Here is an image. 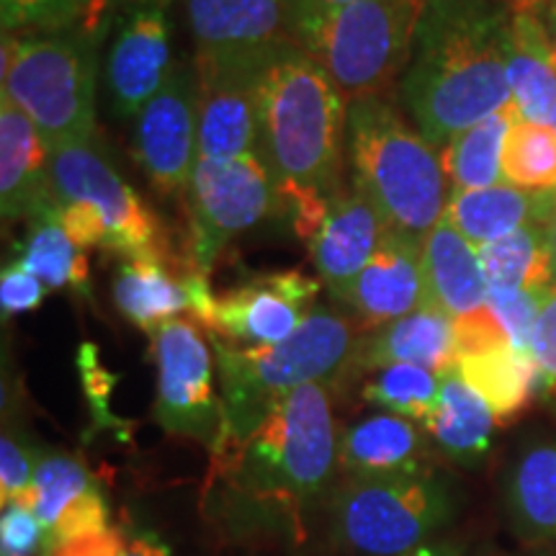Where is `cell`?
Instances as JSON below:
<instances>
[{
	"mask_svg": "<svg viewBox=\"0 0 556 556\" xmlns=\"http://www.w3.org/2000/svg\"><path fill=\"white\" fill-rule=\"evenodd\" d=\"M338 448L328 387L296 389L245 441L212 451L206 516L232 533L302 539L312 513L336 492Z\"/></svg>",
	"mask_w": 556,
	"mask_h": 556,
	"instance_id": "6da1fadb",
	"label": "cell"
},
{
	"mask_svg": "<svg viewBox=\"0 0 556 556\" xmlns=\"http://www.w3.org/2000/svg\"><path fill=\"white\" fill-rule=\"evenodd\" d=\"M510 16L505 0H426L397 101L433 150L513 103Z\"/></svg>",
	"mask_w": 556,
	"mask_h": 556,
	"instance_id": "7a4b0ae2",
	"label": "cell"
},
{
	"mask_svg": "<svg viewBox=\"0 0 556 556\" xmlns=\"http://www.w3.org/2000/svg\"><path fill=\"white\" fill-rule=\"evenodd\" d=\"M348 99L294 41L268 54L258 78V157L283 212L343 189Z\"/></svg>",
	"mask_w": 556,
	"mask_h": 556,
	"instance_id": "3957f363",
	"label": "cell"
},
{
	"mask_svg": "<svg viewBox=\"0 0 556 556\" xmlns=\"http://www.w3.org/2000/svg\"><path fill=\"white\" fill-rule=\"evenodd\" d=\"M361 340L356 323L330 307L312 309L302 328L278 345L235 348L208 338L217 356L222 400V435L214 448L245 441L296 389L340 384L358 368Z\"/></svg>",
	"mask_w": 556,
	"mask_h": 556,
	"instance_id": "277c9868",
	"label": "cell"
},
{
	"mask_svg": "<svg viewBox=\"0 0 556 556\" xmlns=\"http://www.w3.org/2000/svg\"><path fill=\"white\" fill-rule=\"evenodd\" d=\"M345 157L351 186L394 232L422 240L446 214L443 160L402 116L392 96L348 103Z\"/></svg>",
	"mask_w": 556,
	"mask_h": 556,
	"instance_id": "5b68a950",
	"label": "cell"
},
{
	"mask_svg": "<svg viewBox=\"0 0 556 556\" xmlns=\"http://www.w3.org/2000/svg\"><path fill=\"white\" fill-rule=\"evenodd\" d=\"M96 31L3 34V93L29 116L47 152L96 137Z\"/></svg>",
	"mask_w": 556,
	"mask_h": 556,
	"instance_id": "8992f818",
	"label": "cell"
},
{
	"mask_svg": "<svg viewBox=\"0 0 556 556\" xmlns=\"http://www.w3.org/2000/svg\"><path fill=\"white\" fill-rule=\"evenodd\" d=\"M426 0H356L309 18L291 34L348 103L392 96L413 60Z\"/></svg>",
	"mask_w": 556,
	"mask_h": 556,
	"instance_id": "52a82bcc",
	"label": "cell"
},
{
	"mask_svg": "<svg viewBox=\"0 0 556 556\" xmlns=\"http://www.w3.org/2000/svg\"><path fill=\"white\" fill-rule=\"evenodd\" d=\"M330 533L356 556H400L426 544L454 516L446 482L433 471L348 479L330 497Z\"/></svg>",
	"mask_w": 556,
	"mask_h": 556,
	"instance_id": "ba28073f",
	"label": "cell"
},
{
	"mask_svg": "<svg viewBox=\"0 0 556 556\" xmlns=\"http://www.w3.org/2000/svg\"><path fill=\"white\" fill-rule=\"evenodd\" d=\"M47 163L58 204L80 201L93 206L101 217L106 229L101 248L106 253L124 261L155 258L184 270L191 268L186 258L170 253L168 235L160 219L122 176L99 137L47 152Z\"/></svg>",
	"mask_w": 556,
	"mask_h": 556,
	"instance_id": "9c48e42d",
	"label": "cell"
},
{
	"mask_svg": "<svg viewBox=\"0 0 556 556\" xmlns=\"http://www.w3.org/2000/svg\"><path fill=\"white\" fill-rule=\"evenodd\" d=\"M191 268L208 274L225 248L270 214L283 212L281 197L258 155L235 160L199 157L186 189Z\"/></svg>",
	"mask_w": 556,
	"mask_h": 556,
	"instance_id": "30bf717a",
	"label": "cell"
},
{
	"mask_svg": "<svg viewBox=\"0 0 556 556\" xmlns=\"http://www.w3.org/2000/svg\"><path fill=\"white\" fill-rule=\"evenodd\" d=\"M155 361V420L168 435L212 451L222 435V400L214 389V348L193 319L176 317L150 332Z\"/></svg>",
	"mask_w": 556,
	"mask_h": 556,
	"instance_id": "8fae6325",
	"label": "cell"
},
{
	"mask_svg": "<svg viewBox=\"0 0 556 556\" xmlns=\"http://www.w3.org/2000/svg\"><path fill=\"white\" fill-rule=\"evenodd\" d=\"M131 152L150 186L163 197L189 189L199 163V75L176 60L168 80L135 116Z\"/></svg>",
	"mask_w": 556,
	"mask_h": 556,
	"instance_id": "7c38bea8",
	"label": "cell"
},
{
	"mask_svg": "<svg viewBox=\"0 0 556 556\" xmlns=\"http://www.w3.org/2000/svg\"><path fill=\"white\" fill-rule=\"evenodd\" d=\"M323 289L319 278L299 270H274L222 291L214 302L208 338L235 348H268L289 340L302 328Z\"/></svg>",
	"mask_w": 556,
	"mask_h": 556,
	"instance_id": "4fadbf2b",
	"label": "cell"
},
{
	"mask_svg": "<svg viewBox=\"0 0 556 556\" xmlns=\"http://www.w3.org/2000/svg\"><path fill=\"white\" fill-rule=\"evenodd\" d=\"M170 0H122L114 18L106 86L111 111L119 119H135L168 80L170 60Z\"/></svg>",
	"mask_w": 556,
	"mask_h": 556,
	"instance_id": "5bb4252c",
	"label": "cell"
},
{
	"mask_svg": "<svg viewBox=\"0 0 556 556\" xmlns=\"http://www.w3.org/2000/svg\"><path fill=\"white\" fill-rule=\"evenodd\" d=\"M193 65H261L281 41H289V13L294 0H184Z\"/></svg>",
	"mask_w": 556,
	"mask_h": 556,
	"instance_id": "9a60e30c",
	"label": "cell"
},
{
	"mask_svg": "<svg viewBox=\"0 0 556 556\" xmlns=\"http://www.w3.org/2000/svg\"><path fill=\"white\" fill-rule=\"evenodd\" d=\"M263 62L238 67L193 65L199 75V157L258 155V78Z\"/></svg>",
	"mask_w": 556,
	"mask_h": 556,
	"instance_id": "2e32d148",
	"label": "cell"
},
{
	"mask_svg": "<svg viewBox=\"0 0 556 556\" xmlns=\"http://www.w3.org/2000/svg\"><path fill=\"white\" fill-rule=\"evenodd\" d=\"M387 229L371 201L353 186H343L328 201L319 227L304 245L309 248L319 281L336 302H343L348 289L379 250Z\"/></svg>",
	"mask_w": 556,
	"mask_h": 556,
	"instance_id": "e0dca14e",
	"label": "cell"
},
{
	"mask_svg": "<svg viewBox=\"0 0 556 556\" xmlns=\"http://www.w3.org/2000/svg\"><path fill=\"white\" fill-rule=\"evenodd\" d=\"M364 330H377L428 304L422 276V240L387 229L368 266L343 296Z\"/></svg>",
	"mask_w": 556,
	"mask_h": 556,
	"instance_id": "ac0fdd59",
	"label": "cell"
},
{
	"mask_svg": "<svg viewBox=\"0 0 556 556\" xmlns=\"http://www.w3.org/2000/svg\"><path fill=\"white\" fill-rule=\"evenodd\" d=\"M58 208L50 163L29 116L0 96V212L3 219H39Z\"/></svg>",
	"mask_w": 556,
	"mask_h": 556,
	"instance_id": "d6986e66",
	"label": "cell"
},
{
	"mask_svg": "<svg viewBox=\"0 0 556 556\" xmlns=\"http://www.w3.org/2000/svg\"><path fill=\"white\" fill-rule=\"evenodd\" d=\"M428 433L407 417L379 413L340 433L338 464L348 479L422 475L430 469Z\"/></svg>",
	"mask_w": 556,
	"mask_h": 556,
	"instance_id": "ffe728a7",
	"label": "cell"
},
{
	"mask_svg": "<svg viewBox=\"0 0 556 556\" xmlns=\"http://www.w3.org/2000/svg\"><path fill=\"white\" fill-rule=\"evenodd\" d=\"M507 83L520 122H556V45L544 18L513 13L505 39Z\"/></svg>",
	"mask_w": 556,
	"mask_h": 556,
	"instance_id": "44dd1931",
	"label": "cell"
},
{
	"mask_svg": "<svg viewBox=\"0 0 556 556\" xmlns=\"http://www.w3.org/2000/svg\"><path fill=\"white\" fill-rule=\"evenodd\" d=\"M422 276L430 307L458 319L486 304V278L477 245L443 217L422 238Z\"/></svg>",
	"mask_w": 556,
	"mask_h": 556,
	"instance_id": "7402d4cb",
	"label": "cell"
},
{
	"mask_svg": "<svg viewBox=\"0 0 556 556\" xmlns=\"http://www.w3.org/2000/svg\"><path fill=\"white\" fill-rule=\"evenodd\" d=\"M392 364H409L446 374L456 366V330L454 319L441 309L420 307L413 315L394 319L384 328L368 330L361 340L358 368H377Z\"/></svg>",
	"mask_w": 556,
	"mask_h": 556,
	"instance_id": "603a6c76",
	"label": "cell"
},
{
	"mask_svg": "<svg viewBox=\"0 0 556 556\" xmlns=\"http://www.w3.org/2000/svg\"><path fill=\"white\" fill-rule=\"evenodd\" d=\"M556 191H526L497 184L477 191H451L446 217L471 245L503 240L520 227L546 225Z\"/></svg>",
	"mask_w": 556,
	"mask_h": 556,
	"instance_id": "cb8c5ba5",
	"label": "cell"
},
{
	"mask_svg": "<svg viewBox=\"0 0 556 556\" xmlns=\"http://www.w3.org/2000/svg\"><path fill=\"white\" fill-rule=\"evenodd\" d=\"M495 428L492 407L458 377L456 368L443 374L435 407L422 426L438 451L458 464H475L490 451Z\"/></svg>",
	"mask_w": 556,
	"mask_h": 556,
	"instance_id": "d4e9b609",
	"label": "cell"
},
{
	"mask_svg": "<svg viewBox=\"0 0 556 556\" xmlns=\"http://www.w3.org/2000/svg\"><path fill=\"white\" fill-rule=\"evenodd\" d=\"M168 261H122L114 278V304L137 328L152 332L160 325L189 312V291L184 274ZM184 270V268H178Z\"/></svg>",
	"mask_w": 556,
	"mask_h": 556,
	"instance_id": "484cf974",
	"label": "cell"
},
{
	"mask_svg": "<svg viewBox=\"0 0 556 556\" xmlns=\"http://www.w3.org/2000/svg\"><path fill=\"white\" fill-rule=\"evenodd\" d=\"M510 523L526 544H556V446L523 451L507 479Z\"/></svg>",
	"mask_w": 556,
	"mask_h": 556,
	"instance_id": "4316f807",
	"label": "cell"
},
{
	"mask_svg": "<svg viewBox=\"0 0 556 556\" xmlns=\"http://www.w3.org/2000/svg\"><path fill=\"white\" fill-rule=\"evenodd\" d=\"M456 371L495 413L497 426H507L523 413L539 389L533 358L510 345L456 358Z\"/></svg>",
	"mask_w": 556,
	"mask_h": 556,
	"instance_id": "83f0119b",
	"label": "cell"
},
{
	"mask_svg": "<svg viewBox=\"0 0 556 556\" xmlns=\"http://www.w3.org/2000/svg\"><path fill=\"white\" fill-rule=\"evenodd\" d=\"M518 122L516 106H507L484 122L464 129L443 148V170L454 184V191H477L505 184L503 155L513 124Z\"/></svg>",
	"mask_w": 556,
	"mask_h": 556,
	"instance_id": "f1b7e54d",
	"label": "cell"
},
{
	"mask_svg": "<svg viewBox=\"0 0 556 556\" xmlns=\"http://www.w3.org/2000/svg\"><path fill=\"white\" fill-rule=\"evenodd\" d=\"M490 289H552L554 268L544 225L516 229L503 240L479 245Z\"/></svg>",
	"mask_w": 556,
	"mask_h": 556,
	"instance_id": "f546056e",
	"label": "cell"
},
{
	"mask_svg": "<svg viewBox=\"0 0 556 556\" xmlns=\"http://www.w3.org/2000/svg\"><path fill=\"white\" fill-rule=\"evenodd\" d=\"M119 5L122 0H0V24L3 34H106Z\"/></svg>",
	"mask_w": 556,
	"mask_h": 556,
	"instance_id": "4dcf8cb0",
	"label": "cell"
},
{
	"mask_svg": "<svg viewBox=\"0 0 556 556\" xmlns=\"http://www.w3.org/2000/svg\"><path fill=\"white\" fill-rule=\"evenodd\" d=\"M16 263L37 276L47 289H73L88 294V255L70 240L58 208L31 222Z\"/></svg>",
	"mask_w": 556,
	"mask_h": 556,
	"instance_id": "1f68e13d",
	"label": "cell"
},
{
	"mask_svg": "<svg viewBox=\"0 0 556 556\" xmlns=\"http://www.w3.org/2000/svg\"><path fill=\"white\" fill-rule=\"evenodd\" d=\"M438 392H441V374L409 364L381 366L364 384V400L368 405L407 417L417 426H426L435 407Z\"/></svg>",
	"mask_w": 556,
	"mask_h": 556,
	"instance_id": "d6a6232c",
	"label": "cell"
},
{
	"mask_svg": "<svg viewBox=\"0 0 556 556\" xmlns=\"http://www.w3.org/2000/svg\"><path fill=\"white\" fill-rule=\"evenodd\" d=\"M505 184L526 191H556V131L554 127L516 122L505 142Z\"/></svg>",
	"mask_w": 556,
	"mask_h": 556,
	"instance_id": "836d02e7",
	"label": "cell"
},
{
	"mask_svg": "<svg viewBox=\"0 0 556 556\" xmlns=\"http://www.w3.org/2000/svg\"><path fill=\"white\" fill-rule=\"evenodd\" d=\"M93 486V477L88 475V469L83 467L78 458L67 454H45L39 458L37 471H34L29 495L21 503L31 507V513L50 536L62 513Z\"/></svg>",
	"mask_w": 556,
	"mask_h": 556,
	"instance_id": "e575fe53",
	"label": "cell"
},
{
	"mask_svg": "<svg viewBox=\"0 0 556 556\" xmlns=\"http://www.w3.org/2000/svg\"><path fill=\"white\" fill-rule=\"evenodd\" d=\"M548 289H490L486 309L505 330L513 351L531 356V336Z\"/></svg>",
	"mask_w": 556,
	"mask_h": 556,
	"instance_id": "d590c367",
	"label": "cell"
},
{
	"mask_svg": "<svg viewBox=\"0 0 556 556\" xmlns=\"http://www.w3.org/2000/svg\"><path fill=\"white\" fill-rule=\"evenodd\" d=\"M41 456L45 454L31 448V441H26L16 430L5 426L3 438H0V492H3V505L29 495L34 471H37Z\"/></svg>",
	"mask_w": 556,
	"mask_h": 556,
	"instance_id": "8d00e7d4",
	"label": "cell"
},
{
	"mask_svg": "<svg viewBox=\"0 0 556 556\" xmlns=\"http://www.w3.org/2000/svg\"><path fill=\"white\" fill-rule=\"evenodd\" d=\"M103 531H109V507L106 500H103L99 492V486H93V490H88L86 495L75 500V503L62 513V518L54 523L50 536H47V552L65 544V541Z\"/></svg>",
	"mask_w": 556,
	"mask_h": 556,
	"instance_id": "74e56055",
	"label": "cell"
},
{
	"mask_svg": "<svg viewBox=\"0 0 556 556\" xmlns=\"http://www.w3.org/2000/svg\"><path fill=\"white\" fill-rule=\"evenodd\" d=\"M0 544H3V556H34L47 552V531L39 523L31 507L26 503H9L3 505L0 516Z\"/></svg>",
	"mask_w": 556,
	"mask_h": 556,
	"instance_id": "f35d334b",
	"label": "cell"
},
{
	"mask_svg": "<svg viewBox=\"0 0 556 556\" xmlns=\"http://www.w3.org/2000/svg\"><path fill=\"white\" fill-rule=\"evenodd\" d=\"M531 358L539 374V389L556 397V287L548 289L531 336Z\"/></svg>",
	"mask_w": 556,
	"mask_h": 556,
	"instance_id": "ab89813d",
	"label": "cell"
},
{
	"mask_svg": "<svg viewBox=\"0 0 556 556\" xmlns=\"http://www.w3.org/2000/svg\"><path fill=\"white\" fill-rule=\"evenodd\" d=\"M454 330H456V358L471 356V353L492 351V348H500V345H510L507 343L505 330L500 328V323L495 319V315L486 309V304L482 309L471 312V315L454 319Z\"/></svg>",
	"mask_w": 556,
	"mask_h": 556,
	"instance_id": "60d3db41",
	"label": "cell"
},
{
	"mask_svg": "<svg viewBox=\"0 0 556 556\" xmlns=\"http://www.w3.org/2000/svg\"><path fill=\"white\" fill-rule=\"evenodd\" d=\"M45 283L37 276H31L24 266L16 261L9 263L0 276V307H3V317L9 319L21 312L37 309L45 299Z\"/></svg>",
	"mask_w": 556,
	"mask_h": 556,
	"instance_id": "b9f144b4",
	"label": "cell"
},
{
	"mask_svg": "<svg viewBox=\"0 0 556 556\" xmlns=\"http://www.w3.org/2000/svg\"><path fill=\"white\" fill-rule=\"evenodd\" d=\"M80 368H83V381H86V392L90 397V405H93L99 420L111 422L106 415V400L111 394V387H114V377L99 364V351L96 345L86 343L80 351Z\"/></svg>",
	"mask_w": 556,
	"mask_h": 556,
	"instance_id": "7bdbcfd3",
	"label": "cell"
},
{
	"mask_svg": "<svg viewBox=\"0 0 556 556\" xmlns=\"http://www.w3.org/2000/svg\"><path fill=\"white\" fill-rule=\"evenodd\" d=\"M127 541L122 539L119 531L109 528L103 533H88V536H78L65 544L54 546L45 556H122Z\"/></svg>",
	"mask_w": 556,
	"mask_h": 556,
	"instance_id": "ee69618b",
	"label": "cell"
},
{
	"mask_svg": "<svg viewBox=\"0 0 556 556\" xmlns=\"http://www.w3.org/2000/svg\"><path fill=\"white\" fill-rule=\"evenodd\" d=\"M348 3H356V0H294L289 13V41L291 34H294L302 24H307L309 18L319 16V13H328L332 9H340V5Z\"/></svg>",
	"mask_w": 556,
	"mask_h": 556,
	"instance_id": "f6af8a7d",
	"label": "cell"
},
{
	"mask_svg": "<svg viewBox=\"0 0 556 556\" xmlns=\"http://www.w3.org/2000/svg\"><path fill=\"white\" fill-rule=\"evenodd\" d=\"M122 556H170V552L155 533H137L127 541Z\"/></svg>",
	"mask_w": 556,
	"mask_h": 556,
	"instance_id": "bcb514c9",
	"label": "cell"
},
{
	"mask_svg": "<svg viewBox=\"0 0 556 556\" xmlns=\"http://www.w3.org/2000/svg\"><path fill=\"white\" fill-rule=\"evenodd\" d=\"M462 546L454 544V541H446V539H430L426 544L415 546L413 552H405L400 556H462Z\"/></svg>",
	"mask_w": 556,
	"mask_h": 556,
	"instance_id": "7dc6e473",
	"label": "cell"
},
{
	"mask_svg": "<svg viewBox=\"0 0 556 556\" xmlns=\"http://www.w3.org/2000/svg\"><path fill=\"white\" fill-rule=\"evenodd\" d=\"M546 240H548V253H552V268H554V287H556V199H554V206L552 212H548V219H546Z\"/></svg>",
	"mask_w": 556,
	"mask_h": 556,
	"instance_id": "c3c4849f",
	"label": "cell"
},
{
	"mask_svg": "<svg viewBox=\"0 0 556 556\" xmlns=\"http://www.w3.org/2000/svg\"><path fill=\"white\" fill-rule=\"evenodd\" d=\"M544 24H546V29H548V34H552V39H554V45H556V3H552L548 5V9L544 11Z\"/></svg>",
	"mask_w": 556,
	"mask_h": 556,
	"instance_id": "681fc988",
	"label": "cell"
},
{
	"mask_svg": "<svg viewBox=\"0 0 556 556\" xmlns=\"http://www.w3.org/2000/svg\"><path fill=\"white\" fill-rule=\"evenodd\" d=\"M552 127H554V131H556V122H554V124H552Z\"/></svg>",
	"mask_w": 556,
	"mask_h": 556,
	"instance_id": "f907efd6",
	"label": "cell"
},
{
	"mask_svg": "<svg viewBox=\"0 0 556 556\" xmlns=\"http://www.w3.org/2000/svg\"><path fill=\"white\" fill-rule=\"evenodd\" d=\"M552 3H556V0H552Z\"/></svg>",
	"mask_w": 556,
	"mask_h": 556,
	"instance_id": "816d5d0a",
	"label": "cell"
}]
</instances>
